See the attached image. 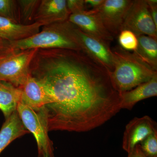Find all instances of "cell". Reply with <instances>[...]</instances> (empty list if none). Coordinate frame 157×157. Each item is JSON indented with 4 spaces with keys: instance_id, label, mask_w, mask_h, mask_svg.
Wrapping results in <instances>:
<instances>
[{
    "instance_id": "obj_1",
    "label": "cell",
    "mask_w": 157,
    "mask_h": 157,
    "mask_svg": "<svg viewBox=\"0 0 157 157\" xmlns=\"http://www.w3.org/2000/svg\"><path fill=\"white\" fill-rule=\"evenodd\" d=\"M30 73L53 100L45 107L48 132H89L121 109L109 73L82 51L39 49Z\"/></svg>"
},
{
    "instance_id": "obj_2",
    "label": "cell",
    "mask_w": 157,
    "mask_h": 157,
    "mask_svg": "<svg viewBox=\"0 0 157 157\" xmlns=\"http://www.w3.org/2000/svg\"><path fill=\"white\" fill-rule=\"evenodd\" d=\"M113 70L109 73L113 84L120 93L125 92L157 76V71L120 46L112 49Z\"/></svg>"
},
{
    "instance_id": "obj_3",
    "label": "cell",
    "mask_w": 157,
    "mask_h": 157,
    "mask_svg": "<svg viewBox=\"0 0 157 157\" xmlns=\"http://www.w3.org/2000/svg\"><path fill=\"white\" fill-rule=\"evenodd\" d=\"M12 50L65 49L80 51L74 36L73 24L69 21L44 26L42 30L32 36L9 42Z\"/></svg>"
},
{
    "instance_id": "obj_4",
    "label": "cell",
    "mask_w": 157,
    "mask_h": 157,
    "mask_svg": "<svg viewBox=\"0 0 157 157\" xmlns=\"http://www.w3.org/2000/svg\"><path fill=\"white\" fill-rule=\"evenodd\" d=\"M17 111L23 124L36 140L39 157H55L53 142L48 135V119L45 107L35 110L19 103Z\"/></svg>"
},
{
    "instance_id": "obj_5",
    "label": "cell",
    "mask_w": 157,
    "mask_h": 157,
    "mask_svg": "<svg viewBox=\"0 0 157 157\" xmlns=\"http://www.w3.org/2000/svg\"><path fill=\"white\" fill-rule=\"evenodd\" d=\"M38 49L12 52L0 62V81L20 87L29 76L31 63Z\"/></svg>"
},
{
    "instance_id": "obj_6",
    "label": "cell",
    "mask_w": 157,
    "mask_h": 157,
    "mask_svg": "<svg viewBox=\"0 0 157 157\" xmlns=\"http://www.w3.org/2000/svg\"><path fill=\"white\" fill-rule=\"evenodd\" d=\"M157 39V27L153 21L147 0H133L124 20L122 30Z\"/></svg>"
},
{
    "instance_id": "obj_7",
    "label": "cell",
    "mask_w": 157,
    "mask_h": 157,
    "mask_svg": "<svg viewBox=\"0 0 157 157\" xmlns=\"http://www.w3.org/2000/svg\"><path fill=\"white\" fill-rule=\"evenodd\" d=\"M133 0H104L98 9L91 10L113 37L122 30L125 17Z\"/></svg>"
},
{
    "instance_id": "obj_8",
    "label": "cell",
    "mask_w": 157,
    "mask_h": 157,
    "mask_svg": "<svg viewBox=\"0 0 157 157\" xmlns=\"http://www.w3.org/2000/svg\"><path fill=\"white\" fill-rule=\"evenodd\" d=\"M74 36L81 51L94 60L109 73L114 67L112 49L109 44L86 34L73 25Z\"/></svg>"
},
{
    "instance_id": "obj_9",
    "label": "cell",
    "mask_w": 157,
    "mask_h": 157,
    "mask_svg": "<svg viewBox=\"0 0 157 157\" xmlns=\"http://www.w3.org/2000/svg\"><path fill=\"white\" fill-rule=\"evenodd\" d=\"M157 123L148 116L135 117L126 126L122 148L129 153L149 135L157 132Z\"/></svg>"
},
{
    "instance_id": "obj_10",
    "label": "cell",
    "mask_w": 157,
    "mask_h": 157,
    "mask_svg": "<svg viewBox=\"0 0 157 157\" xmlns=\"http://www.w3.org/2000/svg\"><path fill=\"white\" fill-rule=\"evenodd\" d=\"M68 21L89 36L109 45L114 39L91 10L83 13L70 14Z\"/></svg>"
},
{
    "instance_id": "obj_11",
    "label": "cell",
    "mask_w": 157,
    "mask_h": 157,
    "mask_svg": "<svg viewBox=\"0 0 157 157\" xmlns=\"http://www.w3.org/2000/svg\"><path fill=\"white\" fill-rule=\"evenodd\" d=\"M19 88L21 90L20 103L32 109L38 110L53 103V99L43 84L31 74Z\"/></svg>"
},
{
    "instance_id": "obj_12",
    "label": "cell",
    "mask_w": 157,
    "mask_h": 157,
    "mask_svg": "<svg viewBox=\"0 0 157 157\" xmlns=\"http://www.w3.org/2000/svg\"><path fill=\"white\" fill-rule=\"evenodd\" d=\"M70 15L67 0H41L34 21L44 26L67 21Z\"/></svg>"
},
{
    "instance_id": "obj_13",
    "label": "cell",
    "mask_w": 157,
    "mask_h": 157,
    "mask_svg": "<svg viewBox=\"0 0 157 157\" xmlns=\"http://www.w3.org/2000/svg\"><path fill=\"white\" fill-rule=\"evenodd\" d=\"M42 26L37 23L26 25L0 17V39L9 42L26 39L38 33Z\"/></svg>"
},
{
    "instance_id": "obj_14",
    "label": "cell",
    "mask_w": 157,
    "mask_h": 157,
    "mask_svg": "<svg viewBox=\"0 0 157 157\" xmlns=\"http://www.w3.org/2000/svg\"><path fill=\"white\" fill-rule=\"evenodd\" d=\"M157 96V76L130 90L120 94L121 109L132 110L139 101Z\"/></svg>"
},
{
    "instance_id": "obj_15",
    "label": "cell",
    "mask_w": 157,
    "mask_h": 157,
    "mask_svg": "<svg viewBox=\"0 0 157 157\" xmlns=\"http://www.w3.org/2000/svg\"><path fill=\"white\" fill-rule=\"evenodd\" d=\"M29 133L23 124L17 110L6 119L0 130V154L13 140Z\"/></svg>"
},
{
    "instance_id": "obj_16",
    "label": "cell",
    "mask_w": 157,
    "mask_h": 157,
    "mask_svg": "<svg viewBox=\"0 0 157 157\" xmlns=\"http://www.w3.org/2000/svg\"><path fill=\"white\" fill-rule=\"evenodd\" d=\"M21 98L20 88L8 82L0 81V109L6 119L17 110Z\"/></svg>"
},
{
    "instance_id": "obj_17",
    "label": "cell",
    "mask_w": 157,
    "mask_h": 157,
    "mask_svg": "<svg viewBox=\"0 0 157 157\" xmlns=\"http://www.w3.org/2000/svg\"><path fill=\"white\" fill-rule=\"evenodd\" d=\"M138 46L133 53L141 61L157 71V39L145 35L137 37Z\"/></svg>"
},
{
    "instance_id": "obj_18",
    "label": "cell",
    "mask_w": 157,
    "mask_h": 157,
    "mask_svg": "<svg viewBox=\"0 0 157 157\" xmlns=\"http://www.w3.org/2000/svg\"><path fill=\"white\" fill-rule=\"evenodd\" d=\"M21 21L23 25L34 23V19L40 4V0H18Z\"/></svg>"
},
{
    "instance_id": "obj_19",
    "label": "cell",
    "mask_w": 157,
    "mask_h": 157,
    "mask_svg": "<svg viewBox=\"0 0 157 157\" xmlns=\"http://www.w3.org/2000/svg\"><path fill=\"white\" fill-rule=\"evenodd\" d=\"M0 17L8 18L17 23L21 24L17 1L0 0Z\"/></svg>"
},
{
    "instance_id": "obj_20",
    "label": "cell",
    "mask_w": 157,
    "mask_h": 157,
    "mask_svg": "<svg viewBox=\"0 0 157 157\" xmlns=\"http://www.w3.org/2000/svg\"><path fill=\"white\" fill-rule=\"evenodd\" d=\"M120 46L125 50L134 52L138 46V39L136 35L128 30H122L118 35Z\"/></svg>"
},
{
    "instance_id": "obj_21",
    "label": "cell",
    "mask_w": 157,
    "mask_h": 157,
    "mask_svg": "<svg viewBox=\"0 0 157 157\" xmlns=\"http://www.w3.org/2000/svg\"><path fill=\"white\" fill-rule=\"evenodd\" d=\"M139 144L147 157H157V132L149 135Z\"/></svg>"
},
{
    "instance_id": "obj_22",
    "label": "cell",
    "mask_w": 157,
    "mask_h": 157,
    "mask_svg": "<svg viewBox=\"0 0 157 157\" xmlns=\"http://www.w3.org/2000/svg\"><path fill=\"white\" fill-rule=\"evenodd\" d=\"M67 6L70 14L83 13L88 10L84 0H67Z\"/></svg>"
},
{
    "instance_id": "obj_23",
    "label": "cell",
    "mask_w": 157,
    "mask_h": 157,
    "mask_svg": "<svg viewBox=\"0 0 157 157\" xmlns=\"http://www.w3.org/2000/svg\"><path fill=\"white\" fill-rule=\"evenodd\" d=\"M149 6L150 12L155 25L157 27V1L147 0Z\"/></svg>"
},
{
    "instance_id": "obj_24",
    "label": "cell",
    "mask_w": 157,
    "mask_h": 157,
    "mask_svg": "<svg viewBox=\"0 0 157 157\" xmlns=\"http://www.w3.org/2000/svg\"><path fill=\"white\" fill-rule=\"evenodd\" d=\"M104 0H84L85 3L87 6L91 8L90 10H95L99 8L104 3Z\"/></svg>"
},
{
    "instance_id": "obj_25",
    "label": "cell",
    "mask_w": 157,
    "mask_h": 157,
    "mask_svg": "<svg viewBox=\"0 0 157 157\" xmlns=\"http://www.w3.org/2000/svg\"><path fill=\"white\" fill-rule=\"evenodd\" d=\"M128 157H147L140 149V145L137 144L131 151L128 153Z\"/></svg>"
},
{
    "instance_id": "obj_26",
    "label": "cell",
    "mask_w": 157,
    "mask_h": 157,
    "mask_svg": "<svg viewBox=\"0 0 157 157\" xmlns=\"http://www.w3.org/2000/svg\"><path fill=\"white\" fill-rule=\"evenodd\" d=\"M0 49L3 50H8L12 49L9 45V42L0 39Z\"/></svg>"
},
{
    "instance_id": "obj_27",
    "label": "cell",
    "mask_w": 157,
    "mask_h": 157,
    "mask_svg": "<svg viewBox=\"0 0 157 157\" xmlns=\"http://www.w3.org/2000/svg\"><path fill=\"white\" fill-rule=\"evenodd\" d=\"M14 51L12 49L8 50H3L0 49V62L2 61L4 59L6 58V57Z\"/></svg>"
}]
</instances>
